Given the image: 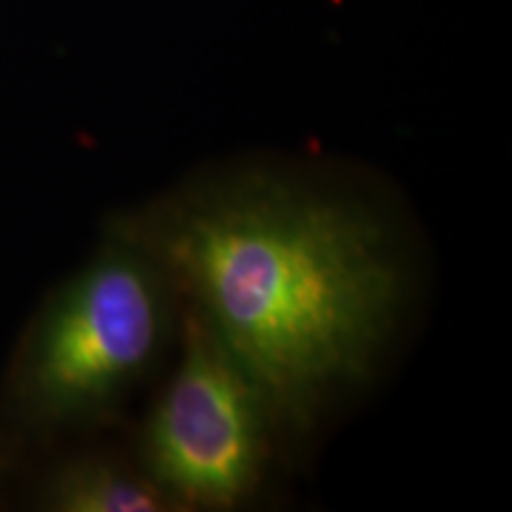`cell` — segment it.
I'll return each mask as SVG.
<instances>
[{"instance_id":"277c9868","label":"cell","mask_w":512,"mask_h":512,"mask_svg":"<svg viewBox=\"0 0 512 512\" xmlns=\"http://www.w3.org/2000/svg\"><path fill=\"white\" fill-rule=\"evenodd\" d=\"M41 505L55 512L178 510L150 477L100 456H83L57 467L43 486Z\"/></svg>"},{"instance_id":"3957f363","label":"cell","mask_w":512,"mask_h":512,"mask_svg":"<svg viewBox=\"0 0 512 512\" xmlns=\"http://www.w3.org/2000/svg\"><path fill=\"white\" fill-rule=\"evenodd\" d=\"M271 422L254 382L190 311L183 358L140 437L147 477L176 508H235L259 486Z\"/></svg>"},{"instance_id":"7a4b0ae2","label":"cell","mask_w":512,"mask_h":512,"mask_svg":"<svg viewBox=\"0 0 512 512\" xmlns=\"http://www.w3.org/2000/svg\"><path fill=\"white\" fill-rule=\"evenodd\" d=\"M169 294L155 261L114 233L24 332L8 382L19 415L38 427H72L114 411L164 351Z\"/></svg>"},{"instance_id":"6da1fadb","label":"cell","mask_w":512,"mask_h":512,"mask_svg":"<svg viewBox=\"0 0 512 512\" xmlns=\"http://www.w3.org/2000/svg\"><path fill=\"white\" fill-rule=\"evenodd\" d=\"M264 396L306 427L368 375L403 297V271L370 211L273 176L202 185L124 219Z\"/></svg>"}]
</instances>
